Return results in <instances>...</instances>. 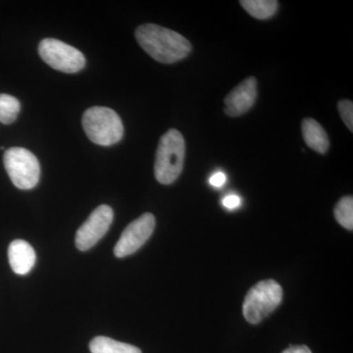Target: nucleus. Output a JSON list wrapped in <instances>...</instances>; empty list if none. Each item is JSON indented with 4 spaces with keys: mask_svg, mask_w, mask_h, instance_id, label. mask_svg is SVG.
<instances>
[{
    "mask_svg": "<svg viewBox=\"0 0 353 353\" xmlns=\"http://www.w3.org/2000/svg\"><path fill=\"white\" fill-rule=\"evenodd\" d=\"M334 217L345 229L353 230V199L345 196L338 202L334 208Z\"/></svg>",
    "mask_w": 353,
    "mask_h": 353,
    "instance_id": "obj_15",
    "label": "nucleus"
},
{
    "mask_svg": "<svg viewBox=\"0 0 353 353\" xmlns=\"http://www.w3.org/2000/svg\"><path fill=\"white\" fill-rule=\"evenodd\" d=\"M113 209L101 205L92 211L88 220L79 228L76 234V246L81 252H87L108 233L113 222Z\"/></svg>",
    "mask_w": 353,
    "mask_h": 353,
    "instance_id": "obj_8",
    "label": "nucleus"
},
{
    "mask_svg": "<svg viewBox=\"0 0 353 353\" xmlns=\"http://www.w3.org/2000/svg\"><path fill=\"white\" fill-rule=\"evenodd\" d=\"M136 39L141 48L160 63H175L192 50V43L182 34L155 24L139 26Z\"/></svg>",
    "mask_w": 353,
    "mask_h": 353,
    "instance_id": "obj_1",
    "label": "nucleus"
},
{
    "mask_svg": "<svg viewBox=\"0 0 353 353\" xmlns=\"http://www.w3.org/2000/svg\"><path fill=\"white\" fill-rule=\"evenodd\" d=\"M82 123L85 134L95 145H115L124 134L122 120L111 108L102 106L88 108L83 113Z\"/></svg>",
    "mask_w": 353,
    "mask_h": 353,
    "instance_id": "obj_3",
    "label": "nucleus"
},
{
    "mask_svg": "<svg viewBox=\"0 0 353 353\" xmlns=\"http://www.w3.org/2000/svg\"><path fill=\"white\" fill-rule=\"evenodd\" d=\"M185 157V143L178 130L171 129L160 139L155 157V178L162 185H171L180 176Z\"/></svg>",
    "mask_w": 353,
    "mask_h": 353,
    "instance_id": "obj_2",
    "label": "nucleus"
},
{
    "mask_svg": "<svg viewBox=\"0 0 353 353\" xmlns=\"http://www.w3.org/2000/svg\"><path fill=\"white\" fill-rule=\"evenodd\" d=\"M4 166L16 188L34 189L39 183L41 166L34 153L24 148H11L4 153Z\"/></svg>",
    "mask_w": 353,
    "mask_h": 353,
    "instance_id": "obj_5",
    "label": "nucleus"
},
{
    "mask_svg": "<svg viewBox=\"0 0 353 353\" xmlns=\"http://www.w3.org/2000/svg\"><path fill=\"white\" fill-rule=\"evenodd\" d=\"M227 181L226 174L223 173V172H216L215 174H213L212 176L209 179V183H210L212 187L214 188H221L223 185H225Z\"/></svg>",
    "mask_w": 353,
    "mask_h": 353,
    "instance_id": "obj_18",
    "label": "nucleus"
},
{
    "mask_svg": "<svg viewBox=\"0 0 353 353\" xmlns=\"http://www.w3.org/2000/svg\"><path fill=\"white\" fill-rule=\"evenodd\" d=\"M301 132L306 145L316 152L324 154L328 152L330 141L324 128L314 119L307 118L301 123Z\"/></svg>",
    "mask_w": 353,
    "mask_h": 353,
    "instance_id": "obj_11",
    "label": "nucleus"
},
{
    "mask_svg": "<svg viewBox=\"0 0 353 353\" xmlns=\"http://www.w3.org/2000/svg\"><path fill=\"white\" fill-rule=\"evenodd\" d=\"M282 287L276 281L259 282L250 289L243 301V312L250 324H259L281 304Z\"/></svg>",
    "mask_w": 353,
    "mask_h": 353,
    "instance_id": "obj_4",
    "label": "nucleus"
},
{
    "mask_svg": "<svg viewBox=\"0 0 353 353\" xmlns=\"http://www.w3.org/2000/svg\"><path fill=\"white\" fill-rule=\"evenodd\" d=\"M90 350L92 353H141L139 348L120 343L108 336H97L90 341Z\"/></svg>",
    "mask_w": 353,
    "mask_h": 353,
    "instance_id": "obj_12",
    "label": "nucleus"
},
{
    "mask_svg": "<svg viewBox=\"0 0 353 353\" xmlns=\"http://www.w3.org/2000/svg\"><path fill=\"white\" fill-rule=\"evenodd\" d=\"M222 203L229 210H234V209L240 208L241 199L236 194H228L223 199Z\"/></svg>",
    "mask_w": 353,
    "mask_h": 353,
    "instance_id": "obj_17",
    "label": "nucleus"
},
{
    "mask_svg": "<svg viewBox=\"0 0 353 353\" xmlns=\"http://www.w3.org/2000/svg\"><path fill=\"white\" fill-rule=\"evenodd\" d=\"M256 97L257 80L248 77L225 97V113L230 117L243 115L254 105Z\"/></svg>",
    "mask_w": 353,
    "mask_h": 353,
    "instance_id": "obj_9",
    "label": "nucleus"
},
{
    "mask_svg": "<svg viewBox=\"0 0 353 353\" xmlns=\"http://www.w3.org/2000/svg\"><path fill=\"white\" fill-rule=\"evenodd\" d=\"M36 252L23 240L13 241L8 248V259L14 273L24 276L29 274L36 263Z\"/></svg>",
    "mask_w": 353,
    "mask_h": 353,
    "instance_id": "obj_10",
    "label": "nucleus"
},
{
    "mask_svg": "<svg viewBox=\"0 0 353 353\" xmlns=\"http://www.w3.org/2000/svg\"><path fill=\"white\" fill-rule=\"evenodd\" d=\"M20 102L12 95L0 94V122L2 124H12L20 112Z\"/></svg>",
    "mask_w": 353,
    "mask_h": 353,
    "instance_id": "obj_14",
    "label": "nucleus"
},
{
    "mask_svg": "<svg viewBox=\"0 0 353 353\" xmlns=\"http://www.w3.org/2000/svg\"><path fill=\"white\" fill-rule=\"evenodd\" d=\"M283 353H312L306 345H292Z\"/></svg>",
    "mask_w": 353,
    "mask_h": 353,
    "instance_id": "obj_19",
    "label": "nucleus"
},
{
    "mask_svg": "<svg viewBox=\"0 0 353 353\" xmlns=\"http://www.w3.org/2000/svg\"><path fill=\"white\" fill-rule=\"evenodd\" d=\"M39 53L51 68L63 73H78L85 65V55L80 50L59 39H43L39 46Z\"/></svg>",
    "mask_w": 353,
    "mask_h": 353,
    "instance_id": "obj_6",
    "label": "nucleus"
},
{
    "mask_svg": "<svg viewBox=\"0 0 353 353\" xmlns=\"http://www.w3.org/2000/svg\"><path fill=\"white\" fill-rule=\"evenodd\" d=\"M339 113L350 132L353 131V103L348 99H343L338 103Z\"/></svg>",
    "mask_w": 353,
    "mask_h": 353,
    "instance_id": "obj_16",
    "label": "nucleus"
},
{
    "mask_svg": "<svg viewBox=\"0 0 353 353\" xmlns=\"http://www.w3.org/2000/svg\"><path fill=\"white\" fill-rule=\"evenodd\" d=\"M155 228V217L152 213H145L138 219L128 225L121 234L114 248V254L118 259L129 256L138 252L152 236Z\"/></svg>",
    "mask_w": 353,
    "mask_h": 353,
    "instance_id": "obj_7",
    "label": "nucleus"
},
{
    "mask_svg": "<svg viewBox=\"0 0 353 353\" xmlns=\"http://www.w3.org/2000/svg\"><path fill=\"white\" fill-rule=\"evenodd\" d=\"M241 6L252 15L259 20H266L277 12L279 3L276 0H241Z\"/></svg>",
    "mask_w": 353,
    "mask_h": 353,
    "instance_id": "obj_13",
    "label": "nucleus"
}]
</instances>
